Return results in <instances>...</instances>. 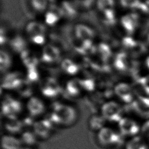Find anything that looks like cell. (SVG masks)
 Instances as JSON below:
<instances>
[{"mask_svg":"<svg viewBox=\"0 0 149 149\" xmlns=\"http://www.w3.org/2000/svg\"><path fill=\"white\" fill-rule=\"evenodd\" d=\"M47 118L55 126H69L76 121L77 113L73 107L66 104L56 102L52 105Z\"/></svg>","mask_w":149,"mask_h":149,"instance_id":"6da1fadb","label":"cell"},{"mask_svg":"<svg viewBox=\"0 0 149 149\" xmlns=\"http://www.w3.org/2000/svg\"><path fill=\"white\" fill-rule=\"evenodd\" d=\"M40 90L47 99H56L63 93V88L57 80L52 77H47L40 81Z\"/></svg>","mask_w":149,"mask_h":149,"instance_id":"7a4b0ae2","label":"cell"},{"mask_svg":"<svg viewBox=\"0 0 149 149\" xmlns=\"http://www.w3.org/2000/svg\"><path fill=\"white\" fill-rule=\"evenodd\" d=\"M100 109L101 114L106 121L118 123L123 118V109L115 101H109L103 103Z\"/></svg>","mask_w":149,"mask_h":149,"instance_id":"3957f363","label":"cell"},{"mask_svg":"<svg viewBox=\"0 0 149 149\" xmlns=\"http://www.w3.org/2000/svg\"><path fill=\"white\" fill-rule=\"evenodd\" d=\"M20 101L10 95H5L2 100L1 113L5 118L18 116L22 111Z\"/></svg>","mask_w":149,"mask_h":149,"instance_id":"277c9868","label":"cell"},{"mask_svg":"<svg viewBox=\"0 0 149 149\" xmlns=\"http://www.w3.org/2000/svg\"><path fill=\"white\" fill-rule=\"evenodd\" d=\"M97 137L99 143L102 146L112 147L121 144L123 136L119 132L105 126L98 132Z\"/></svg>","mask_w":149,"mask_h":149,"instance_id":"5b68a950","label":"cell"},{"mask_svg":"<svg viewBox=\"0 0 149 149\" xmlns=\"http://www.w3.org/2000/svg\"><path fill=\"white\" fill-rule=\"evenodd\" d=\"M96 6L107 24H113L116 20L115 0H96Z\"/></svg>","mask_w":149,"mask_h":149,"instance_id":"8992f818","label":"cell"},{"mask_svg":"<svg viewBox=\"0 0 149 149\" xmlns=\"http://www.w3.org/2000/svg\"><path fill=\"white\" fill-rule=\"evenodd\" d=\"M30 40L34 44H42L45 40V28L43 24L37 22L29 23L26 28Z\"/></svg>","mask_w":149,"mask_h":149,"instance_id":"52a82bcc","label":"cell"},{"mask_svg":"<svg viewBox=\"0 0 149 149\" xmlns=\"http://www.w3.org/2000/svg\"><path fill=\"white\" fill-rule=\"evenodd\" d=\"M114 94L122 102L130 104L135 100V93L133 87L127 83L120 82L113 87Z\"/></svg>","mask_w":149,"mask_h":149,"instance_id":"ba28073f","label":"cell"},{"mask_svg":"<svg viewBox=\"0 0 149 149\" xmlns=\"http://www.w3.org/2000/svg\"><path fill=\"white\" fill-rule=\"evenodd\" d=\"M119 132L123 136L133 137L140 132L141 126L133 119L123 117L118 122Z\"/></svg>","mask_w":149,"mask_h":149,"instance_id":"9c48e42d","label":"cell"},{"mask_svg":"<svg viewBox=\"0 0 149 149\" xmlns=\"http://www.w3.org/2000/svg\"><path fill=\"white\" fill-rule=\"evenodd\" d=\"M24 79L25 77L19 72L5 73L1 80V88L16 91Z\"/></svg>","mask_w":149,"mask_h":149,"instance_id":"30bf717a","label":"cell"},{"mask_svg":"<svg viewBox=\"0 0 149 149\" xmlns=\"http://www.w3.org/2000/svg\"><path fill=\"white\" fill-rule=\"evenodd\" d=\"M55 125L47 118L35 122L33 131L38 139H47L51 136Z\"/></svg>","mask_w":149,"mask_h":149,"instance_id":"8fae6325","label":"cell"},{"mask_svg":"<svg viewBox=\"0 0 149 149\" xmlns=\"http://www.w3.org/2000/svg\"><path fill=\"white\" fill-rule=\"evenodd\" d=\"M26 109L28 115L33 118L41 116L45 111V105L44 102L38 97L33 96L29 98Z\"/></svg>","mask_w":149,"mask_h":149,"instance_id":"7c38bea8","label":"cell"},{"mask_svg":"<svg viewBox=\"0 0 149 149\" xmlns=\"http://www.w3.org/2000/svg\"><path fill=\"white\" fill-rule=\"evenodd\" d=\"M122 27L128 34L133 33L138 28L140 23V18L137 13H129L123 15L120 19Z\"/></svg>","mask_w":149,"mask_h":149,"instance_id":"4fadbf2b","label":"cell"},{"mask_svg":"<svg viewBox=\"0 0 149 149\" xmlns=\"http://www.w3.org/2000/svg\"><path fill=\"white\" fill-rule=\"evenodd\" d=\"M83 91L84 90L81 87L79 79H72L66 82L65 87L63 88L62 94L68 98L75 99L81 95Z\"/></svg>","mask_w":149,"mask_h":149,"instance_id":"5bb4252c","label":"cell"},{"mask_svg":"<svg viewBox=\"0 0 149 149\" xmlns=\"http://www.w3.org/2000/svg\"><path fill=\"white\" fill-rule=\"evenodd\" d=\"M60 56L59 49L53 45L48 44L42 49L41 60L44 63L53 64L59 59Z\"/></svg>","mask_w":149,"mask_h":149,"instance_id":"9a60e30c","label":"cell"},{"mask_svg":"<svg viewBox=\"0 0 149 149\" xmlns=\"http://www.w3.org/2000/svg\"><path fill=\"white\" fill-rule=\"evenodd\" d=\"M74 38L85 42H93L94 37V31L93 29L84 24H79L74 27Z\"/></svg>","mask_w":149,"mask_h":149,"instance_id":"2e32d148","label":"cell"},{"mask_svg":"<svg viewBox=\"0 0 149 149\" xmlns=\"http://www.w3.org/2000/svg\"><path fill=\"white\" fill-rule=\"evenodd\" d=\"M4 128L10 135L18 134L24 132V126L22 122L17 116L5 118Z\"/></svg>","mask_w":149,"mask_h":149,"instance_id":"e0dca14e","label":"cell"},{"mask_svg":"<svg viewBox=\"0 0 149 149\" xmlns=\"http://www.w3.org/2000/svg\"><path fill=\"white\" fill-rule=\"evenodd\" d=\"M63 13L61 6L52 5L46 12L45 15V21L47 24L53 25L56 24Z\"/></svg>","mask_w":149,"mask_h":149,"instance_id":"ac0fdd59","label":"cell"},{"mask_svg":"<svg viewBox=\"0 0 149 149\" xmlns=\"http://www.w3.org/2000/svg\"><path fill=\"white\" fill-rule=\"evenodd\" d=\"M2 149H22V144L20 139L13 135L5 134L1 139Z\"/></svg>","mask_w":149,"mask_h":149,"instance_id":"d6986e66","label":"cell"},{"mask_svg":"<svg viewBox=\"0 0 149 149\" xmlns=\"http://www.w3.org/2000/svg\"><path fill=\"white\" fill-rule=\"evenodd\" d=\"M38 138L33 131L26 130L22 133L20 141L22 144V147L34 148L38 145Z\"/></svg>","mask_w":149,"mask_h":149,"instance_id":"ffe728a7","label":"cell"},{"mask_svg":"<svg viewBox=\"0 0 149 149\" xmlns=\"http://www.w3.org/2000/svg\"><path fill=\"white\" fill-rule=\"evenodd\" d=\"M21 59L27 69L33 68H37L38 63V58L30 51L27 50L22 51L21 52Z\"/></svg>","mask_w":149,"mask_h":149,"instance_id":"44dd1931","label":"cell"},{"mask_svg":"<svg viewBox=\"0 0 149 149\" xmlns=\"http://www.w3.org/2000/svg\"><path fill=\"white\" fill-rule=\"evenodd\" d=\"M106 120L101 114L95 113L89 119L88 127L90 130L94 132H99L105 127Z\"/></svg>","mask_w":149,"mask_h":149,"instance_id":"7402d4cb","label":"cell"},{"mask_svg":"<svg viewBox=\"0 0 149 149\" xmlns=\"http://www.w3.org/2000/svg\"><path fill=\"white\" fill-rule=\"evenodd\" d=\"M147 141L141 136H136L127 142L125 149H149Z\"/></svg>","mask_w":149,"mask_h":149,"instance_id":"603a6c76","label":"cell"},{"mask_svg":"<svg viewBox=\"0 0 149 149\" xmlns=\"http://www.w3.org/2000/svg\"><path fill=\"white\" fill-rule=\"evenodd\" d=\"M61 68L66 74L74 76L77 74L79 71V66L74 61L66 59L61 62Z\"/></svg>","mask_w":149,"mask_h":149,"instance_id":"cb8c5ba5","label":"cell"},{"mask_svg":"<svg viewBox=\"0 0 149 149\" xmlns=\"http://www.w3.org/2000/svg\"><path fill=\"white\" fill-rule=\"evenodd\" d=\"M33 85V84L27 81L25 78L24 80L16 91L20 97L29 98L33 97L32 95L34 92Z\"/></svg>","mask_w":149,"mask_h":149,"instance_id":"d4e9b609","label":"cell"},{"mask_svg":"<svg viewBox=\"0 0 149 149\" xmlns=\"http://www.w3.org/2000/svg\"><path fill=\"white\" fill-rule=\"evenodd\" d=\"M53 0H30L34 10L38 12H46L53 4Z\"/></svg>","mask_w":149,"mask_h":149,"instance_id":"484cf974","label":"cell"},{"mask_svg":"<svg viewBox=\"0 0 149 149\" xmlns=\"http://www.w3.org/2000/svg\"><path fill=\"white\" fill-rule=\"evenodd\" d=\"M63 15H66L68 17H73L76 15L77 13V6L76 5L74 2L66 1L63 2L61 6H60Z\"/></svg>","mask_w":149,"mask_h":149,"instance_id":"4316f807","label":"cell"},{"mask_svg":"<svg viewBox=\"0 0 149 149\" xmlns=\"http://www.w3.org/2000/svg\"><path fill=\"white\" fill-rule=\"evenodd\" d=\"M12 60L9 54L3 50L1 51L0 54V70L2 73H5L11 66Z\"/></svg>","mask_w":149,"mask_h":149,"instance_id":"83f0119b","label":"cell"},{"mask_svg":"<svg viewBox=\"0 0 149 149\" xmlns=\"http://www.w3.org/2000/svg\"><path fill=\"white\" fill-rule=\"evenodd\" d=\"M114 66L119 72H125L127 70L128 62L125 54H119L117 55L114 61Z\"/></svg>","mask_w":149,"mask_h":149,"instance_id":"f1b7e54d","label":"cell"},{"mask_svg":"<svg viewBox=\"0 0 149 149\" xmlns=\"http://www.w3.org/2000/svg\"><path fill=\"white\" fill-rule=\"evenodd\" d=\"M81 87L84 91L88 93H92L96 88L97 84L95 80L90 77L88 76L86 77H82L79 79Z\"/></svg>","mask_w":149,"mask_h":149,"instance_id":"f546056e","label":"cell"},{"mask_svg":"<svg viewBox=\"0 0 149 149\" xmlns=\"http://www.w3.org/2000/svg\"><path fill=\"white\" fill-rule=\"evenodd\" d=\"M25 78L33 84L40 82L41 81L40 75L37 70V68L27 69Z\"/></svg>","mask_w":149,"mask_h":149,"instance_id":"4dcf8cb0","label":"cell"},{"mask_svg":"<svg viewBox=\"0 0 149 149\" xmlns=\"http://www.w3.org/2000/svg\"><path fill=\"white\" fill-rule=\"evenodd\" d=\"M10 44L12 48L17 52H22L24 49L25 42L22 37L20 36H16L11 41Z\"/></svg>","mask_w":149,"mask_h":149,"instance_id":"1f68e13d","label":"cell"},{"mask_svg":"<svg viewBox=\"0 0 149 149\" xmlns=\"http://www.w3.org/2000/svg\"><path fill=\"white\" fill-rule=\"evenodd\" d=\"M120 5L126 9H138L141 1V0H119Z\"/></svg>","mask_w":149,"mask_h":149,"instance_id":"d6a6232c","label":"cell"},{"mask_svg":"<svg viewBox=\"0 0 149 149\" xmlns=\"http://www.w3.org/2000/svg\"><path fill=\"white\" fill-rule=\"evenodd\" d=\"M141 136L146 141H149V119L146 121L140 128Z\"/></svg>","mask_w":149,"mask_h":149,"instance_id":"836d02e7","label":"cell"},{"mask_svg":"<svg viewBox=\"0 0 149 149\" xmlns=\"http://www.w3.org/2000/svg\"><path fill=\"white\" fill-rule=\"evenodd\" d=\"M77 6L83 9H89L94 3V0H73Z\"/></svg>","mask_w":149,"mask_h":149,"instance_id":"e575fe53","label":"cell"},{"mask_svg":"<svg viewBox=\"0 0 149 149\" xmlns=\"http://www.w3.org/2000/svg\"><path fill=\"white\" fill-rule=\"evenodd\" d=\"M141 12L146 14H149V0L141 1L139 9Z\"/></svg>","mask_w":149,"mask_h":149,"instance_id":"d590c367","label":"cell"},{"mask_svg":"<svg viewBox=\"0 0 149 149\" xmlns=\"http://www.w3.org/2000/svg\"><path fill=\"white\" fill-rule=\"evenodd\" d=\"M135 40H134L131 37H127L126 39L123 41V44L126 47H133V46H135Z\"/></svg>","mask_w":149,"mask_h":149,"instance_id":"8d00e7d4","label":"cell"},{"mask_svg":"<svg viewBox=\"0 0 149 149\" xmlns=\"http://www.w3.org/2000/svg\"><path fill=\"white\" fill-rule=\"evenodd\" d=\"M146 68L149 70V56H148L146 59H145V62H144Z\"/></svg>","mask_w":149,"mask_h":149,"instance_id":"74e56055","label":"cell"},{"mask_svg":"<svg viewBox=\"0 0 149 149\" xmlns=\"http://www.w3.org/2000/svg\"><path fill=\"white\" fill-rule=\"evenodd\" d=\"M147 42L149 43V33H148V34L147 36Z\"/></svg>","mask_w":149,"mask_h":149,"instance_id":"f35d334b","label":"cell"},{"mask_svg":"<svg viewBox=\"0 0 149 149\" xmlns=\"http://www.w3.org/2000/svg\"><path fill=\"white\" fill-rule=\"evenodd\" d=\"M22 149H34L33 148H28V147H22Z\"/></svg>","mask_w":149,"mask_h":149,"instance_id":"ab89813d","label":"cell"}]
</instances>
